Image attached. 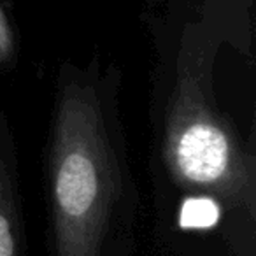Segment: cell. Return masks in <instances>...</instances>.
<instances>
[{
    "instance_id": "6da1fadb",
    "label": "cell",
    "mask_w": 256,
    "mask_h": 256,
    "mask_svg": "<svg viewBox=\"0 0 256 256\" xmlns=\"http://www.w3.org/2000/svg\"><path fill=\"white\" fill-rule=\"evenodd\" d=\"M120 74L65 65L48 153L50 256H130L137 190L118 112Z\"/></svg>"
},
{
    "instance_id": "7a4b0ae2",
    "label": "cell",
    "mask_w": 256,
    "mask_h": 256,
    "mask_svg": "<svg viewBox=\"0 0 256 256\" xmlns=\"http://www.w3.org/2000/svg\"><path fill=\"white\" fill-rule=\"evenodd\" d=\"M164 154L179 186L254 212L252 162L216 110L202 65L193 58L179 67L165 121Z\"/></svg>"
},
{
    "instance_id": "3957f363",
    "label": "cell",
    "mask_w": 256,
    "mask_h": 256,
    "mask_svg": "<svg viewBox=\"0 0 256 256\" xmlns=\"http://www.w3.org/2000/svg\"><path fill=\"white\" fill-rule=\"evenodd\" d=\"M23 246L14 144L8 121L0 114V256H25Z\"/></svg>"
},
{
    "instance_id": "277c9868",
    "label": "cell",
    "mask_w": 256,
    "mask_h": 256,
    "mask_svg": "<svg viewBox=\"0 0 256 256\" xmlns=\"http://www.w3.org/2000/svg\"><path fill=\"white\" fill-rule=\"evenodd\" d=\"M218 220V206L212 198L200 196L184 204L181 214V224L188 228H207Z\"/></svg>"
},
{
    "instance_id": "5b68a950",
    "label": "cell",
    "mask_w": 256,
    "mask_h": 256,
    "mask_svg": "<svg viewBox=\"0 0 256 256\" xmlns=\"http://www.w3.org/2000/svg\"><path fill=\"white\" fill-rule=\"evenodd\" d=\"M12 54H14V34H12L8 14L0 6V64L9 62Z\"/></svg>"
}]
</instances>
